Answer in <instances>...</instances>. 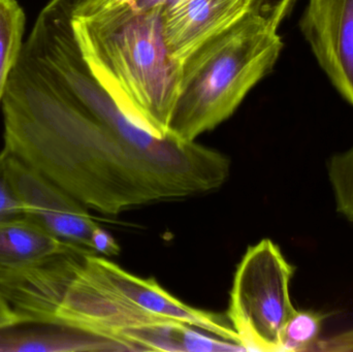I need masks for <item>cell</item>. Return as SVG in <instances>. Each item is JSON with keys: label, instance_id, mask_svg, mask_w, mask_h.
Here are the masks:
<instances>
[{"label": "cell", "instance_id": "6da1fadb", "mask_svg": "<svg viewBox=\"0 0 353 352\" xmlns=\"http://www.w3.org/2000/svg\"><path fill=\"white\" fill-rule=\"evenodd\" d=\"M3 150L87 208L117 215L199 196L190 178L139 151L60 92L21 53L2 99Z\"/></svg>", "mask_w": 353, "mask_h": 352}, {"label": "cell", "instance_id": "7a4b0ae2", "mask_svg": "<svg viewBox=\"0 0 353 352\" xmlns=\"http://www.w3.org/2000/svg\"><path fill=\"white\" fill-rule=\"evenodd\" d=\"M72 24L91 74L122 113L167 138L182 62L165 43L163 10H139L118 0L93 14L72 16Z\"/></svg>", "mask_w": 353, "mask_h": 352}, {"label": "cell", "instance_id": "3957f363", "mask_svg": "<svg viewBox=\"0 0 353 352\" xmlns=\"http://www.w3.org/2000/svg\"><path fill=\"white\" fill-rule=\"evenodd\" d=\"M72 19L65 0H51L22 53L60 92L134 148L188 176L205 190L214 189L225 173V156L194 142L161 138L126 117L91 74L74 37Z\"/></svg>", "mask_w": 353, "mask_h": 352}, {"label": "cell", "instance_id": "277c9868", "mask_svg": "<svg viewBox=\"0 0 353 352\" xmlns=\"http://www.w3.org/2000/svg\"><path fill=\"white\" fill-rule=\"evenodd\" d=\"M283 47L277 27L250 12L195 50L182 62L168 136L194 142L228 120L273 70Z\"/></svg>", "mask_w": 353, "mask_h": 352}, {"label": "cell", "instance_id": "5b68a950", "mask_svg": "<svg viewBox=\"0 0 353 352\" xmlns=\"http://www.w3.org/2000/svg\"><path fill=\"white\" fill-rule=\"evenodd\" d=\"M294 267L279 246H249L234 273L228 318L246 351H281L282 331L296 308L290 298Z\"/></svg>", "mask_w": 353, "mask_h": 352}, {"label": "cell", "instance_id": "8992f818", "mask_svg": "<svg viewBox=\"0 0 353 352\" xmlns=\"http://www.w3.org/2000/svg\"><path fill=\"white\" fill-rule=\"evenodd\" d=\"M2 152L24 217L65 243L92 250L91 236L99 225L87 207L37 169L3 149Z\"/></svg>", "mask_w": 353, "mask_h": 352}, {"label": "cell", "instance_id": "52a82bcc", "mask_svg": "<svg viewBox=\"0 0 353 352\" xmlns=\"http://www.w3.org/2000/svg\"><path fill=\"white\" fill-rule=\"evenodd\" d=\"M85 260L105 287L130 305L157 318L184 322L242 346L236 331L220 314L190 307L168 293L155 279L134 276L107 258L95 256V252H87Z\"/></svg>", "mask_w": 353, "mask_h": 352}, {"label": "cell", "instance_id": "ba28073f", "mask_svg": "<svg viewBox=\"0 0 353 352\" xmlns=\"http://www.w3.org/2000/svg\"><path fill=\"white\" fill-rule=\"evenodd\" d=\"M299 26L321 70L353 107V0H308Z\"/></svg>", "mask_w": 353, "mask_h": 352}, {"label": "cell", "instance_id": "9c48e42d", "mask_svg": "<svg viewBox=\"0 0 353 352\" xmlns=\"http://www.w3.org/2000/svg\"><path fill=\"white\" fill-rule=\"evenodd\" d=\"M252 10V0H179L163 10L170 53L184 61L203 43L221 34Z\"/></svg>", "mask_w": 353, "mask_h": 352}, {"label": "cell", "instance_id": "30bf717a", "mask_svg": "<svg viewBox=\"0 0 353 352\" xmlns=\"http://www.w3.org/2000/svg\"><path fill=\"white\" fill-rule=\"evenodd\" d=\"M126 351L110 339L63 324L22 320L0 329V352Z\"/></svg>", "mask_w": 353, "mask_h": 352}, {"label": "cell", "instance_id": "8fae6325", "mask_svg": "<svg viewBox=\"0 0 353 352\" xmlns=\"http://www.w3.org/2000/svg\"><path fill=\"white\" fill-rule=\"evenodd\" d=\"M79 246L54 237L26 217L0 220V270L20 268Z\"/></svg>", "mask_w": 353, "mask_h": 352}, {"label": "cell", "instance_id": "7c38bea8", "mask_svg": "<svg viewBox=\"0 0 353 352\" xmlns=\"http://www.w3.org/2000/svg\"><path fill=\"white\" fill-rule=\"evenodd\" d=\"M25 14L17 0H0V103L23 49Z\"/></svg>", "mask_w": 353, "mask_h": 352}, {"label": "cell", "instance_id": "4fadbf2b", "mask_svg": "<svg viewBox=\"0 0 353 352\" xmlns=\"http://www.w3.org/2000/svg\"><path fill=\"white\" fill-rule=\"evenodd\" d=\"M327 318L329 314L313 310H296L282 331L281 351H307L316 344Z\"/></svg>", "mask_w": 353, "mask_h": 352}, {"label": "cell", "instance_id": "5bb4252c", "mask_svg": "<svg viewBox=\"0 0 353 352\" xmlns=\"http://www.w3.org/2000/svg\"><path fill=\"white\" fill-rule=\"evenodd\" d=\"M327 176L338 212L353 222V146L330 158Z\"/></svg>", "mask_w": 353, "mask_h": 352}, {"label": "cell", "instance_id": "9a60e30c", "mask_svg": "<svg viewBox=\"0 0 353 352\" xmlns=\"http://www.w3.org/2000/svg\"><path fill=\"white\" fill-rule=\"evenodd\" d=\"M24 216L6 172V156L0 152V220Z\"/></svg>", "mask_w": 353, "mask_h": 352}, {"label": "cell", "instance_id": "2e32d148", "mask_svg": "<svg viewBox=\"0 0 353 352\" xmlns=\"http://www.w3.org/2000/svg\"><path fill=\"white\" fill-rule=\"evenodd\" d=\"M298 0H252L251 12L279 28Z\"/></svg>", "mask_w": 353, "mask_h": 352}, {"label": "cell", "instance_id": "e0dca14e", "mask_svg": "<svg viewBox=\"0 0 353 352\" xmlns=\"http://www.w3.org/2000/svg\"><path fill=\"white\" fill-rule=\"evenodd\" d=\"M91 249L95 253L105 254L108 256H116L120 253V247L117 242L99 225L93 231L91 236Z\"/></svg>", "mask_w": 353, "mask_h": 352}, {"label": "cell", "instance_id": "ac0fdd59", "mask_svg": "<svg viewBox=\"0 0 353 352\" xmlns=\"http://www.w3.org/2000/svg\"><path fill=\"white\" fill-rule=\"evenodd\" d=\"M70 1L72 6V16H86L107 8L115 0H70Z\"/></svg>", "mask_w": 353, "mask_h": 352}, {"label": "cell", "instance_id": "d6986e66", "mask_svg": "<svg viewBox=\"0 0 353 352\" xmlns=\"http://www.w3.org/2000/svg\"><path fill=\"white\" fill-rule=\"evenodd\" d=\"M325 345L329 351H353V329L325 340Z\"/></svg>", "mask_w": 353, "mask_h": 352}, {"label": "cell", "instance_id": "ffe728a7", "mask_svg": "<svg viewBox=\"0 0 353 352\" xmlns=\"http://www.w3.org/2000/svg\"><path fill=\"white\" fill-rule=\"evenodd\" d=\"M22 320H25V318L17 313L0 293V329L16 324Z\"/></svg>", "mask_w": 353, "mask_h": 352}, {"label": "cell", "instance_id": "44dd1931", "mask_svg": "<svg viewBox=\"0 0 353 352\" xmlns=\"http://www.w3.org/2000/svg\"><path fill=\"white\" fill-rule=\"evenodd\" d=\"M115 1H118V0H115ZM125 1L130 2L132 6L139 10H163L168 6L176 3L179 0H125Z\"/></svg>", "mask_w": 353, "mask_h": 352}]
</instances>
